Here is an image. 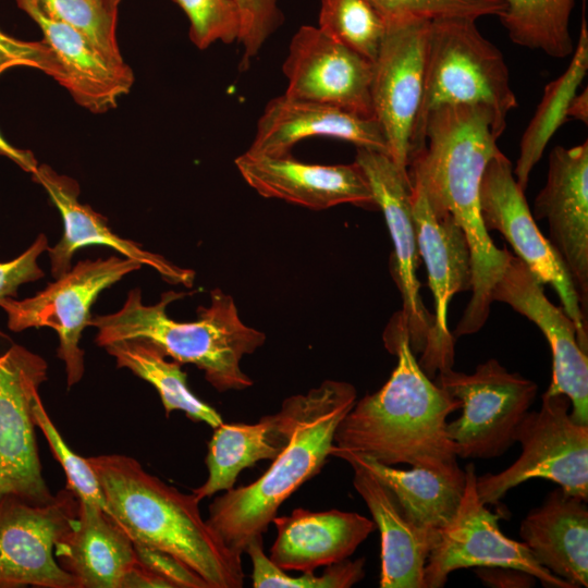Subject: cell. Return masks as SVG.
I'll return each instance as SVG.
<instances>
[{"label":"cell","instance_id":"6da1fadb","mask_svg":"<svg viewBox=\"0 0 588 588\" xmlns=\"http://www.w3.org/2000/svg\"><path fill=\"white\" fill-rule=\"evenodd\" d=\"M498 138L489 109L446 106L427 113L411 144L408 181L421 185L437 213H449L458 223L470 249L471 296L453 336L473 334L486 323L492 290L510 255L494 245L480 212L481 177L500 150Z\"/></svg>","mask_w":588,"mask_h":588},{"label":"cell","instance_id":"7a4b0ae2","mask_svg":"<svg viewBox=\"0 0 588 588\" xmlns=\"http://www.w3.org/2000/svg\"><path fill=\"white\" fill-rule=\"evenodd\" d=\"M384 343L396 355V367L377 392L356 400L338 425L332 448L390 466L444 469L456 465L446 419L462 407L461 401L422 370L397 315L387 328Z\"/></svg>","mask_w":588,"mask_h":588},{"label":"cell","instance_id":"3957f363","mask_svg":"<svg viewBox=\"0 0 588 588\" xmlns=\"http://www.w3.org/2000/svg\"><path fill=\"white\" fill-rule=\"evenodd\" d=\"M101 486L107 514L133 543L164 551L196 572L209 588H241L242 554L204 519L199 500L149 474L134 457H87Z\"/></svg>","mask_w":588,"mask_h":588},{"label":"cell","instance_id":"277c9868","mask_svg":"<svg viewBox=\"0 0 588 588\" xmlns=\"http://www.w3.org/2000/svg\"><path fill=\"white\" fill-rule=\"evenodd\" d=\"M289 399L292 428L286 446L257 480L224 491L209 506L208 524L240 554L264 535L281 504L320 473L330 456L336 427L355 404L357 391L348 382L324 380Z\"/></svg>","mask_w":588,"mask_h":588},{"label":"cell","instance_id":"5b68a950","mask_svg":"<svg viewBox=\"0 0 588 588\" xmlns=\"http://www.w3.org/2000/svg\"><path fill=\"white\" fill-rule=\"evenodd\" d=\"M185 295L170 291L158 303L146 305L139 289L131 290L119 310L90 318L89 326L97 329L95 342L103 348L120 340H145L172 360L203 370L218 392L252 387L241 360L265 343V333L245 324L233 297L220 289L211 291L210 305L199 307L195 320L170 318L168 305Z\"/></svg>","mask_w":588,"mask_h":588},{"label":"cell","instance_id":"8992f818","mask_svg":"<svg viewBox=\"0 0 588 588\" xmlns=\"http://www.w3.org/2000/svg\"><path fill=\"white\" fill-rule=\"evenodd\" d=\"M446 106L489 109L499 137L509 113L517 108L503 54L481 35L475 19L430 21L424 91L413 137L428 112Z\"/></svg>","mask_w":588,"mask_h":588},{"label":"cell","instance_id":"52a82bcc","mask_svg":"<svg viewBox=\"0 0 588 588\" xmlns=\"http://www.w3.org/2000/svg\"><path fill=\"white\" fill-rule=\"evenodd\" d=\"M569 399L562 393L542 394L539 411L527 412L518 424L514 440L522 453L499 474L476 478L479 499L497 504L516 486L534 478L558 483L567 494L588 499V425L569 416Z\"/></svg>","mask_w":588,"mask_h":588},{"label":"cell","instance_id":"ba28073f","mask_svg":"<svg viewBox=\"0 0 588 588\" xmlns=\"http://www.w3.org/2000/svg\"><path fill=\"white\" fill-rule=\"evenodd\" d=\"M434 382L462 403V415L448 422L446 432L463 458L505 453L537 394L534 381L507 371L494 358L477 365L470 375L440 369Z\"/></svg>","mask_w":588,"mask_h":588},{"label":"cell","instance_id":"9c48e42d","mask_svg":"<svg viewBox=\"0 0 588 588\" xmlns=\"http://www.w3.org/2000/svg\"><path fill=\"white\" fill-rule=\"evenodd\" d=\"M142 264L119 256L78 261L66 273L34 296L0 302L8 328L21 332L29 328H50L59 338L57 356L64 363L68 388L77 384L85 372L84 351L79 347L83 331L89 326L91 307L102 291Z\"/></svg>","mask_w":588,"mask_h":588},{"label":"cell","instance_id":"30bf717a","mask_svg":"<svg viewBox=\"0 0 588 588\" xmlns=\"http://www.w3.org/2000/svg\"><path fill=\"white\" fill-rule=\"evenodd\" d=\"M47 380L40 355L16 343L0 351V502L15 498L42 505L54 498L42 474L33 416Z\"/></svg>","mask_w":588,"mask_h":588},{"label":"cell","instance_id":"8fae6325","mask_svg":"<svg viewBox=\"0 0 588 588\" xmlns=\"http://www.w3.org/2000/svg\"><path fill=\"white\" fill-rule=\"evenodd\" d=\"M479 200L486 230L499 231L536 279L554 289L576 327L580 346L588 352L587 321L575 284L558 252L537 226L512 162L501 150L485 168Z\"/></svg>","mask_w":588,"mask_h":588},{"label":"cell","instance_id":"7c38bea8","mask_svg":"<svg viewBox=\"0 0 588 588\" xmlns=\"http://www.w3.org/2000/svg\"><path fill=\"white\" fill-rule=\"evenodd\" d=\"M466 482L460 505L440 529L439 540L425 565L426 588H441L450 573L468 567H511L529 573L544 587L573 588L540 565L527 546L507 538L499 527V515L481 502L476 489L474 464L465 468Z\"/></svg>","mask_w":588,"mask_h":588},{"label":"cell","instance_id":"4fadbf2b","mask_svg":"<svg viewBox=\"0 0 588 588\" xmlns=\"http://www.w3.org/2000/svg\"><path fill=\"white\" fill-rule=\"evenodd\" d=\"M78 502L68 487L42 505L15 498L0 502V588H76L54 549L73 525Z\"/></svg>","mask_w":588,"mask_h":588},{"label":"cell","instance_id":"5bb4252c","mask_svg":"<svg viewBox=\"0 0 588 588\" xmlns=\"http://www.w3.org/2000/svg\"><path fill=\"white\" fill-rule=\"evenodd\" d=\"M429 24L430 20L425 19L387 23L372 62L373 117L385 137L390 158L405 172L424 91Z\"/></svg>","mask_w":588,"mask_h":588},{"label":"cell","instance_id":"9a60e30c","mask_svg":"<svg viewBox=\"0 0 588 588\" xmlns=\"http://www.w3.org/2000/svg\"><path fill=\"white\" fill-rule=\"evenodd\" d=\"M409 191L417 248L434 299V327L418 362L431 378L454 363L448 306L456 293L471 289L470 249L463 229L449 213L431 208L419 183L409 181Z\"/></svg>","mask_w":588,"mask_h":588},{"label":"cell","instance_id":"2e32d148","mask_svg":"<svg viewBox=\"0 0 588 588\" xmlns=\"http://www.w3.org/2000/svg\"><path fill=\"white\" fill-rule=\"evenodd\" d=\"M355 162L368 180L393 243L392 274L403 301V308L397 316L407 329L413 352L422 353L433 330L434 317L424 306L419 293V253L407 172L400 169L389 155L364 147H357Z\"/></svg>","mask_w":588,"mask_h":588},{"label":"cell","instance_id":"e0dca14e","mask_svg":"<svg viewBox=\"0 0 588 588\" xmlns=\"http://www.w3.org/2000/svg\"><path fill=\"white\" fill-rule=\"evenodd\" d=\"M283 73L286 97L375 118L370 96L372 62L319 27L304 25L294 34Z\"/></svg>","mask_w":588,"mask_h":588},{"label":"cell","instance_id":"ac0fdd59","mask_svg":"<svg viewBox=\"0 0 588 588\" xmlns=\"http://www.w3.org/2000/svg\"><path fill=\"white\" fill-rule=\"evenodd\" d=\"M542 285L510 252L491 298L510 305L541 330L553 358L552 381L547 392L566 395L572 404L571 418L588 425V354L579 344L573 320L547 298Z\"/></svg>","mask_w":588,"mask_h":588},{"label":"cell","instance_id":"d6986e66","mask_svg":"<svg viewBox=\"0 0 588 588\" xmlns=\"http://www.w3.org/2000/svg\"><path fill=\"white\" fill-rule=\"evenodd\" d=\"M534 218L546 219L550 243L575 284L581 309L588 305V143L555 146L546 184L535 199Z\"/></svg>","mask_w":588,"mask_h":588},{"label":"cell","instance_id":"ffe728a7","mask_svg":"<svg viewBox=\"0 0 588 588\" xmlns=\"http://www.w3.org/2000/svg\"><path fill=\"white\" fill-rule=\"evenodd\" d=\"M234 163L244 181L266 198L314 210L342 204L378 208L368 180L356 162L309 164L290 155L275 157L245 151Z\"/></svg>","mask_w":588,"mask_h":588},{"label":"cell","instance_id":"44dd1931","mask_svg":"<svg viewBox=\"0 0 588 588\" xmlns=\"http://www.w3.org/2000/svg\"><path fill=\"white\" fill-rule=\"evenodd\" d=\"M32 177L44 187L63 222L60 241L47 248L54 279L72 268V258L77 250L89 245H101L152 268L169 283L193 285L194 270L179 267L163 256L144 249L140 244L115 234L106 217L78 200L79 186L75 180L47 164H39Z\"/></svg>","mask_w":588,"mask_h":588},{"label":"cell","instance_id":"7402d4cb","mask_svg":"<svg viewBox=\"0 0 588 588\" xmlns=\"http://www.w3.org/2000/svg\"><path fill=\"white\" fill-rule=\"evenodd\" d=\"M16 3L41 29L62 69L60 85L81 107L103 113L128 94L134 73L125 61L109 59L81 33L47 15L35 0Z\"/></svg>","mask_w":588,"mask_h":588},{"label":"cell","instance_id":"603a6c76","mask_svg":"<svg viewBox=\"0 0 588 588\" xmlns=\"http://www.w3.org/2000/svg\"><path fill=\"white\" fill-rule=\"evenodd\" d=\"M353 485L369 509L381 538V588H426L425 565L440 530L418 525L393 491L355 461Z\"/></svg>","mask_w":588,"mask_h":588},{"label":"cell","instance_id":"cb8c5ba5","mask_svg":"<svg viewBox=\"0 0 588 588\" xmlns=\"http://www.w3.org/2000/svg\"><path fill=\"white\" fill-rule=\"evenodd\" d=\"M315 136L343 139L356 147L389 155L385 137L375 118H366L329 105L293 99L285 95L267 103L247 151L286 156L296 143Z\"/></svg>","mask_w":588,"mask_h":588},{"label":"cell","instance_id":"d4e9b609","mask_svg":"<svg viewBox=\"0 0 588 588\" xmlns=\"http://www.w3.org/2000/svg\"><path fill=\"white\" fill-rule=\"evenodd\" d=\"M277 537L269 559L283 571L314 572L348 559L377 529L373 520L340 510L295 509L275 516Z\"/></svg>","mask_w":588,"mask_h":588},{"label":"cell","instance_id":"484cf974","mask_svg":"<svg viewBox=\"0 0 588 588\" xmlns=\"http://www.w3.org/2000/svg\"><path fill=\"white\" fill-rule=\"evenodd\" d=\"M54 555L76 588H120L123 576L137 562L131 538L105 510L81 500L76 518L58 541Z\"/></svg>","mask_w":588,"mask_h":588},{"label":"cell","instance_id":"4316f807","mask_svg":"<svg viewBox=\"0 0 588 588\" xmlns=\"http://www.w3.org/2000/svg\"><path fill=\"white\" fill-rule=\"evenodd\" d=\"M586 502L559 487L527 514L519 529L536 561L573 588L588 586Z\"/></svg>","mask_w":588,"mask_h":588},{"label":"cell","instance_id":"83f0119b","mask_svg":"<svg viewBox=\"0 0 588 588\" xmlns=\"http://www.w3.org/2000/svg\"><path fill=\"white\" fill-rule=\"evenodd\" d=\"M292 428L290 399L280 411L254 424H225L213 428L208 443L206 481L192 490L199 500L234 488L240 473L259 461H273L286 446Z\"/></svg>","mask_w":588,"mask_h":588},{"label":"cell","instance_id":"f1b7e54d","mask_svg":"<svg viewBox=\"0 0 588 588\" xmlns=\"http://www.w3.org/2000/svg\"><path fill=\"white\" fill-rule=\"evenodd\" d=\"M330 456L355 461L368 468L396 495L420 526L441 529L455 514L464 493L466 473L453 465L444 469H399L372 458L331 448Z\"/></svg>","mask_w":588,"mask_h":588},{"label":"cell","instance_id":"f546056e","mask_svg":"<svg viewBox=\"0 0 588 588\" xmlns=\"http://www.w3.org/2000/svg\"><path fill=\"white\" fill-rule=\"evenodd\" d=\"M106 352L115 360L118 368H125L151 384L161 400L166 416L180 411L195 422L216 428L223 422L221 415L197 397L187 384V375L175 360L145 340H120L107 344Z\"/></svg>","mask_w":588,"mask_h":588},{"label":"cell","instance_id":"4dcf8cb0","mask_svg":"<svg viewBox=\"0 0 588 588\" xmlns=\"http://www.w3.org/2000/svg\"><path fill=\"white\" fill-rule=\"evenodd\" d=\"M588 70V30L583 19L578 41L565 72L547 84L543 96L523 133L519 156L513 173L519 187L525 191L530 173L555 134L565 123L571 101L577 94Z\"/></svg>","mask_w":588,"mask_h":588},{"label":"cell","instance_id":"1f68e13d","mask_svg":"<svg viewBox=\"0 0 588 588\" xmlns=\"http://www.w3.org/2000/svg\"><path fill=\"white\" fill-rule=\"evenodd\" d=\"M500 21L511 40L552 58L573 54L569 19L575 0H502Z\"/></svg>","mask_w":588,"mask_h":588},{"label":"cell","instance_id":"d6a6232c","mask_svg":"<svg viewBox=\"0 0 588 588\" xmlns=\"http://www.w3.org/2000/svg\"><path fill=\"white\" fill-rule=\"evenodd\" d=\"M318 27L373 62L387 32V22L370 0H321Z\"/></svg>","mask_w":588,"mask_h":588},{"label":"cell","instance_id":"836d02e7","mask_svg":"<svg viewBox=\"0 0 588 588\" xmlns=\"http://www.w3.org/2000/svg\"><path fill=\"white\" fill-rule=\"evenodd\" d=\"M245 553L252 561L254 588H350L366 575V559L359 558L330 564L319 576L314 572H302L301 576H292L277 566L265 553L262 536L254 538Z\"/></svg>","mask_w":588,"mask_h":588},{"label":"cell","instance_id":"e575fe53","mask_svg":"<svg viewBox=\"0 0 588 588\" xmlns=\"http://www.w3.org/2000/svg\"><path fill=\"white\" fill-rule=\"evenodd\" d=\"M50 17L74 28L109 59L124 61L117 38L118 8L113 0H35Z\"/></svg>","mask_w":588,"mask_h":588},{"label":"cell","instance_id":"d590c367","mask_svg":"<svg viewBox=\"0 0 588 588\" xmlns=\"http://www.w3.org/2000/svg\"><path fill=\"white\" fill-rule=\"evenodd\" d=\"M33 416L42 432L53 457L60 463L66 477V485L81 501L95 504L107 511L106 499L99 480L87 457L76 454L62 438L60 431L46 411L40 395L33 404Z\"/></svg>","mask_w":588,"mask_h":588},{"label":"cell","instance_id":"8d00e7d4","mask_svg":"<svg viewBox=\"0 0 588 588\" xmlns=\"http://www.w3.org/2000/svg\"><path fill=\"white\" fill-rule=\"evenodd\" d=\"M189 21V38L198 49L216 41L238 40L241 22L234 0H172Z\"/></svg>","mask_w":588,"mask_h":588},{"label":"cell","instance_id":"74e56055","mask_svg":"<svg viewBox=\"0 0 588 588\" xmlns=\"http://www.w3.org/2000/svg\"><path fill=\"white\" fill-rule=\"evenodd\" d=\"M387 23L407 20L444 17L479 19L504 11L502 0H370Z\"/></svg>","mask_w":588,"mask_h":588},{"label":"cell","instance_id":"f35d334b","mask_svg":"<svg viewBox=\"0 0 588 588\" xmlns=\"http://www.w3.org/2000/svg\"><path fill=\"white\" fill-rule=\"evenodd\" d=\"M240 13L241 69L248 66L266 40L283 22L279 0H234Z\"/></svg>","mask_w":588,"mask_h":588},{"label":"cell","instance_id":"ab89813d","mask_svg":"<svg viewBox=\"0 0 588 588\" xmlns=\"http://www.w3.org/2000/svg\"><path fill=\"white\" fill-rule=\"evenodd\" d=\"M13 68L42 71L61 84L62 69L45 40L27 41L14 38L0 28V76Z\"/></svg>","mask_w":588,"mask_h":588},{"label":"cell","instance_id":"60d3db41","mask_svg":"<svg viewBox=\"0 0 588 588\" xmlns=\"http://www.w3.org/2000/svg\"><path fill=\"white\" fill-rule=\"evenodd\" d=\"M48 247L47 236L40 233L21 255L0 262V302L8 297L16 298L21 285L44 278L38 258Z\"/></svg>","mask_w":588,"mask_h":588},{"label":"cell","instance_id":"b9f144b4","mask_svg":"<svg viewBox=\"0 0 588 588\" xmlns=\"http://www.w3.org/2000/svg\"><path fill=\"white\" fill-rule=\"evenodd\" d=\"M137 562L164 579L171 588H209L208 584L175 556L144 544L134 543Z\"/></svg>","mask_w":588,"mask_h":588},{"label":"cell","instance_id":"7bdbcfd3","mask_svg":"<svg viewBox=\"0 0 588 588\" xmlns=\"http://www.w3.org/2000/svg\"><path fill=\"white\" fill-rule=\"evenodd\" d=\"M475 573L489 587L527 588L536 583L535 576L511 567H477Z\"/></svg>","mask_w":588,"mask_h":588},{"label":"cell","instance_id":"ee69618b","mask_svg":"<svg viewBox=\"0 0 588 588\" xmlns=\"http://www.w3.org/2000/svg\"><path fill=\"white\" fill-rule=\"evenodd\" d=\"M171 588L155 573L136 562L123 576L120 588Z\"/></svg>","mask_w":588,"mask_h":588},{"label":"cell","instance_id":"f6af8a7d","mask_svg":"<svg viewBox=\"0 0 588 588\" xmlns=\"http://www.w3.org/2000/svg\"><path fill=\"white\" fill-rule=\"evenodd\" d=\"M0 156L5 157L28 173H34L39 163L29 150L20 149L11 145L0 133Z\"/></svg>","mask_w":588,"mask_h":588},{"label":"cell","instance_id":"bcb514c9","mask_svg":"<svg viewBox=\"0 0 588 588\" xmlns=\"http://www.w3.org/2000/svg\"><path fill=\"white\" fill-rule=\"evenodd\" d=\"M568 119L578 120L585 124L588 122V91L585 88L581 93H577L567 111Z\"/></svg>","mask_w":588,"mask_h":588},{"label":"cell","instance_id":"7dc6e473","mask_svg":"<svg viewBox=\"0 0 588 588\" xmlns=\"http://www.w3.org/2000/svg\"><path fill=\"white\" fill-rule=\"evenodd\" d=\"M113 1H115L117 3H119V4H120V1H121V0H113Z\"/></svg>","mask_w":588,"mask_h":588}]
</instances>
